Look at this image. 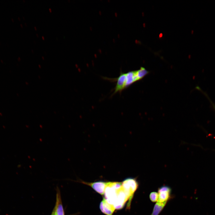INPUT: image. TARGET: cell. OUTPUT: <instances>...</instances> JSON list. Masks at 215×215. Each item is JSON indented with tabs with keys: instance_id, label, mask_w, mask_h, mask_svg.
I'll use <instances>...</instances> for the list:
<instances>
[{
	"instance_id": "4",
	"label": "cell",
	"mask_w": 215,
	"mask_h": 215,
	"mask_svg": "<svg viewBox=\"0 0 215 215\" xmlns=\"http://www.w3.org/2000/svg\"><path fill=\"white\" fill-rule=\"evenodd\" d=\"M78 182L90 186L96 192L102 195L104 194L105 189L108 184V182L101 181L88 182L80 180Z\"/></svg>"
},
{
	"instance_id": "2",
	"label": "cell",
	"mask_w": 215,
	"mask_h": 215,
	"mask_svg": "<svg viewBox=\"0 0 215 215\" xmlns=\"http://www.w3.org/2000/svg\"><path fill=\"white\" fill-rule=\"evenodd\" d=\"M148 73L149 71L144 67H141L138 70L129 71L125 73L121 72L119 76L116 78H103L110 81L116 82L113 95L117 93H121L133 83L142 79Z\"/></svg>"
},
{
	"instance_id": "9",
	"label": "cell",
	"mask_w": 215,
	"mask_h": 215,
	"mask_svg": "<svg viewBox=\"0 0 215 215\" xmlns=\"http://www.w3.org/2000/svg\"><path fill=\"white\" fill-rule=\"evenodd\" d=\"M158 193L157 192H153L150 193L149 197L152 202H155L158 201Z\"/></svg>"
},
{
	"instance_id": "10",
	"label": "cell",
	"mask_w": 215,
	"mask_h": 215,
	"mask_svg": "<svg viewBox=\"0 0 215 215\" xmlns=\"http://www.w3.org/2000/svg\"><path fill=\"white\" fill-rule=\"evenodd\" d=\"M204 95H205L206 97L207 98V99H208L209 101L211 103L212 106L213 108L215 110V104H214L213 102L211 101V99L208 96V95L206 93H205L204 94Z\"/></svg>"
},
{
	"instance_id": "6",
	"label": "cell",
	"mask_w": 215,
	"mask_h": 215,
	"mask_svg": "<svg viewBox=\"0 0 215 215\" xmlns=\"http://www.w3.org/2000/svg\"><path fill=\"white\" fill-rule=\"evenodd\" d=\"M99 208L106 215H112L115 209L114 206L108 203L104 198L100 204Z\"/></svg>"
},
{
	"instance_id": "11",
	"label": "cell",
	"mask_w": 215,
	"mask_h": 215,
	"mask_svg": "<svg viewBox=\"0 0 215 215\" xmlns=\"http://www.w3.org/2000/svg\"><path fill=\"white\" fill-rule=\"evenodd\" d=\"M52 215H53V214H52Z\"/></svg>"
},
{
	"instance_id": "1",
	"label": "cell",
	"mask_w": 215,
	"mask_h": 215,
	"mask_svg": "<svg viewBox=\"0 0 215 215\" xmlns=\"http://www.w3.org/2000/svg\"><path fill=\"white\" fill-rule=\"evenodd\" d=\"M105 197L115 209L122 208L129 198L122 186L121 182H108L105 192Z\"/></svg>"
},
{
	"instance_id": "7",
	"label": "cell",
	"mask_w": 215,
	"mask_h": 215,
	"mask_svg": "<svg viewBox=\"0 0 215 215\" xmlns=\"http://www.w3.org/2000/svg\"><path fill=\"white\" fill-rule=\"evenodd\" d=\"M53 213L55 215H64L60 192L58 189L56 196V202Z\"/></svg>"
},
{
	"instance_id": "3",
	"label": "cell",
	"mask_w": 215,
	"mask_h": 215,
	"mask_svg": "<svg viewBox=\"0 0 215 215\" xmlns=\"http://www.w3.org/2000/svg\"><path fill=\"white\" fill-rule=\"evenodd\" d=\"M122 186L129 198L127 208L129 209L134 194L138 188L139 184L136 178H128L122 182Z\"/></svg>"
},
{
	"instance_id": "5",
	"label": "cell",
	"mask_w": 215,
	"mask_h": 215,
	"mask_svg": "<svg viewBox=\"0 0 215 215\" xmlns=\"http://www.w3.org/2000/svg\"><path fill=\"white\" fill-rule=\"evenodd\" d=\"M170 188L166 186H162L159 188L158 190V199L157 202L166 203L170 197L171 192Z\"/></svg>"
},
{
	"instance_id": "8",
	"label": "cell",
	"mask_w": 215,
	"mask_h": 215,
	"mask_svg": "<svg viewBox=\"0 0 215 215\" xmlns=\"http://www.w3.org/2000/svg\"><path fill=\"white\" fill-rule=\"evenodd\" d=\"M166 203H160L157 202L154 207L153 211L150 215H158L162 210Z\"/></svg>"
}]
</instances>
